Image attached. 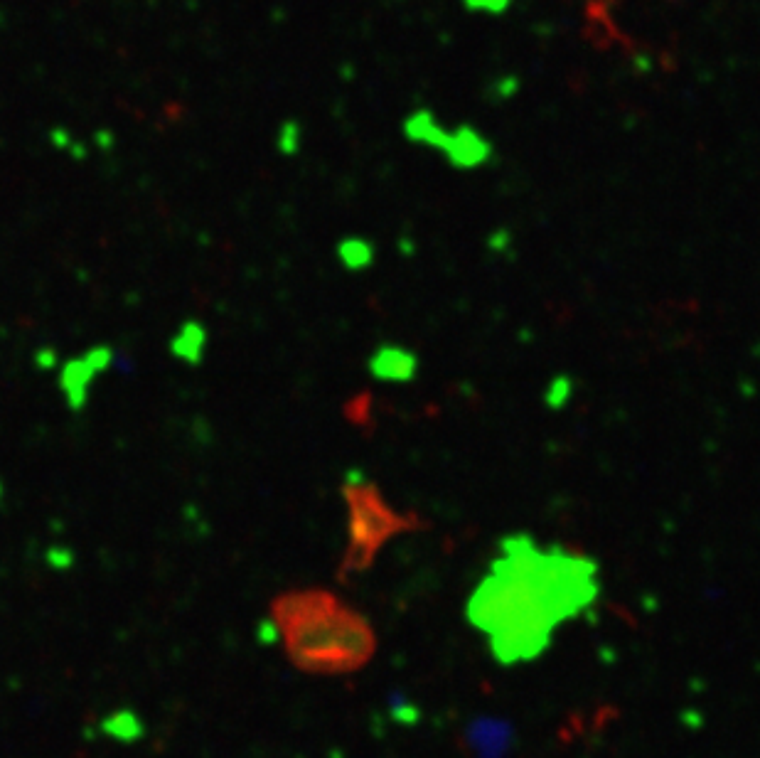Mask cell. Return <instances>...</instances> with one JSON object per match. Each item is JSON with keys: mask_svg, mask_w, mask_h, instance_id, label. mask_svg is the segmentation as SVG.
I'll return each mask as SVG.
<instances>
[{"mask_svg": "<svg viewBox=\"0 0 760 758\" xmlns=\"http://www.w3.org/2000/svg\"><path fill=\"white\" fill-rule=\"evenodd\" d=\"M601 594V567L591 554L539 544L527 532L505 535L470 591L465 618L485 635L502 665L532 663L556 631L581 618Z\"/></svg>", "mask_w": 760, "mask_h": 758, "instance_id": "obj_1", "label": "cell"}, {"mask_svg": "<svg viewBox=\"0 0 760 758\" xmlns=\"http://www.w3.org/2000/svg\"><path fill=\"white\" fill-rule=\"evenodd\" d=\"M271 631L288 660L308 675H352L377 653V633L365 613L318 586L274 599Z\"/></svg>", "mask_w": 760, "mask_h": 758, "instance_id": "obj_2", "label": "cell"}, {"mask_svg": "<svg viewBox=\"0 0 760 758\" xmlns=\"http://www.w3.org/2000/svg\"><path fill=\"white\" fill-rule=\"evenodd\" d=\"M340 495L347 510V549L337 569L342 581L355 579L372 569L392 539L426 530L424 517L389 503L382 488L365 473H347Z\"/></svg>", "mask_w": 760, "mask_h": 758, "instance_id": "obj_3", "label": "cell"}, {"mask_svg": "<svg viewBox=\"0 0 760 758\" xmlns=\"http://www.w3.org/2000/svg\"><path fill=\"white\" fill-rule=\"evenodd\" d=\"M111 362H114V350L99 345V348L87 350L82 357H74V360H69L62 367L60 389L64 392V397H67L69 407L79 411L87 404L89 384H92V379L99 372L109 370Z\"/></svg>", "mask_w": 760, "mask_h": 758, "instance_id": "obj_4", "label": "cell"}, {"mask_svg": "<svg viewBox=\"0 0 760 758\" xmlns=\"http://www.w3.org/2000/svg\"><path fill=\"white\" fill-rule=\"evenodd\" d=\"M369 372L379 382H411L419 372V357L399 345H382L369 357Z\"/></svg>", "mask_w": 760, "mask_h": 758, "instance_id": "obj_5", "label": "cell"}, {"mask_svg": "<svg viewBox=\"0 0 760 758\" xmlns=\"http://www.w3.org/2000/svg\"><path fill=\"white\" fill-rule=\"evenodd\" d=\"M492 146L485 136H480L473 126H460L448 136L443 156L456 168H478L490 158Z\"/></svg>", "mask_w": 760, "mask_h": 758, "instance_id": "obj_6", "label": "cell"}, {"mask_svg": "<svg viewBox=\"0 0 760 758\" xmlns=\"http://www.w3.org/2000/svg\"><path fill=\"white\" fill-rule=\"evenodd\" d=\"M404 133L409 141L421 143V146H431L441 153H443V148H446L448 136H451V131H446V128L441 126V121H438L436 116L426 109L414 111V114L406 119Z\"/></svg>", "mask_w": 760, "mask_h": 758, "instance_id": "obj_7", "label": "cell"}, {"mask_svg": "<svg viewBox=\"0 0 760 758\" xmlns=\"http://www.w3.org/2000/svg\"><path fill=\"white\" fill-rule=\"evenodd\" d=\"M205 345L207 330L197 320H187L183 328H180V333L173 338V343H170V350L180 360L197 365L202 360V355H205Z\"/></svg>", "mask_w": 760, "mask_h": 758, "instance_id": "obj_8", "label": "cell"}, {"mask_svg": "<svg viewBox=\"0 0 760 758\" xmlns=\"http://www.w3.org/2000/svg\"><path fill=\"white\" fill-rule=\"evenodd\" d=\"M337 254H340L342 264L352 271H360L372 264V244H367L365 239H345Z\"/></svg>", "mask_w": 760, "mask_h": 758, "instance_id": "obj_9", "label": "cell"}, {"mask_svg": "<svg viewBox=\"0 0 760 758\" xmlns=\"http://www.w3.org/2000/svg\"><path fill=\"white\" fill-rule=\"evenodd\" d=\"M345 416L347 421L355 426L369 424V419H372V394L362 392L357 394V397H352L350 402L345 404Z\"/></svg>", "mask_w": 760, "mask_h": 758, "instance_id": "obj_10", "label": "cell"}, {"mask_svg": "<svg viewBox=\"0 0 760 758\" xmlns=\"http://www.w3.org/2000/svg\"><path fill=\"white\" fill-rule=\"evenodd\" d=\"M510 5H512V0H465V8L473 10V13H487V15L505 13Z\"/></svg>", "mask_w": 760, "mask_h": 758, "instance_id": "obj_11", "label": "cell"}]
</instances>
